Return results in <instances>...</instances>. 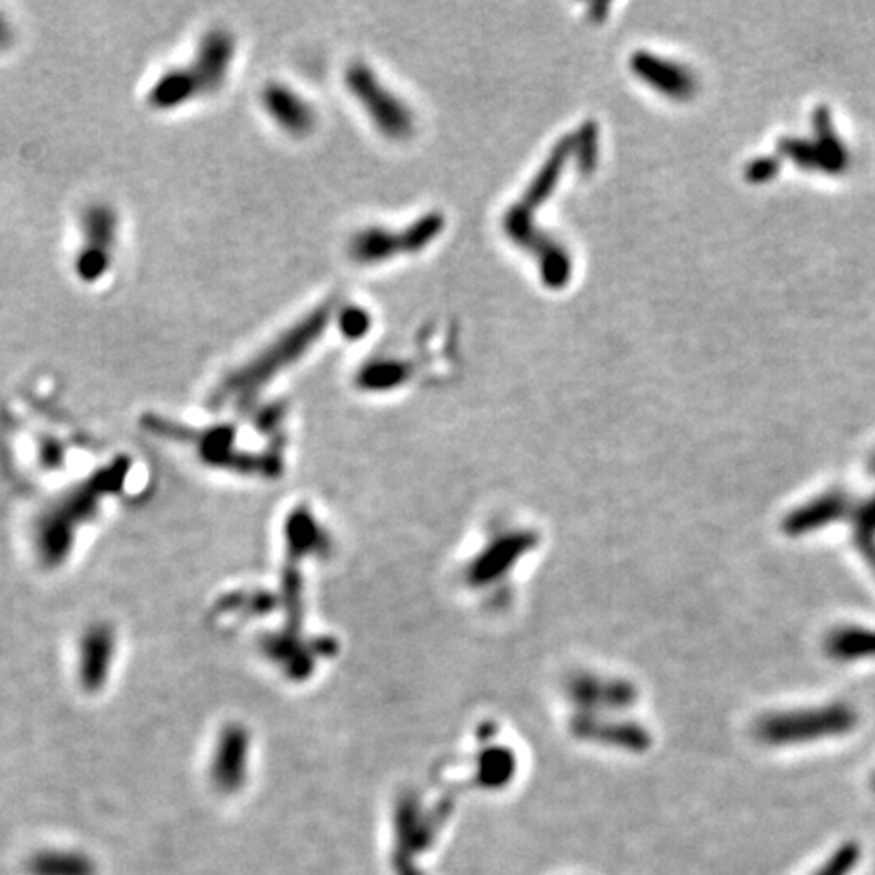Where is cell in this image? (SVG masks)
<instances>
[{
  "instance_id": "cell-1",
  "label": "cell",
  "mask_w": 875,
  "mask_h": 875,
  "mask_svg": "<svg viewBox=\"0 0 875 875\" xmlns=\"http://www.w3.org/2000/svg\"><path fill=\"white\" fill-rule=\"evenodd\" d=\"M330 318H333L330 304L316 306L310 315L304 316L284 335H280L278 339L267 345L264 351L255 355L252 361L233 371L219 389V393L223 398H243L264 388L270 379H274L280 371L296 363L304 352L320 339V335L327 330Z\"/></svg>"
},
{
  "instance_id": "cell-2",
  "label": "cell",
  "mask_w": 875,
  "mask_h": 875,
  "mask_svg": "<svg viewBox=\"0 0 875 875\" xmlns=\"http://www.w3.org/2000/svg\"><path fill=\"white\" fill-rule=\"evenodd\" d=\"M233 57V39L223 31H213L203 39L199 53L189 67L165 73L150 92V104L157 108H175L191 97L213 92L223 84Z\"/></svg>"
},
{
  "instance_id": "cell-3",
  "label": "cell",
  "mask_w": 875,
  "mask_h": 875,
  "mask_svg": "<svg viewBox=\"0 0 875 875\" xmlns=\"http://www.w3.org/2000/svg\"><path fill=\"white\" fill-rule=\"evenodd\" d=\"M857 726L855 709L845 704H829L811 709L782 711L758 721L756 734L770 746H789L825 740L850 734Z\"/></svg>"
},
{
  "instance_id": "cell-4",
  "label": "cell",
  "mask_w": 875,
  "mask_h": 875,
  "mask_svg": "<svg viewBox=\"0 0 875 875\" xmlns=\"http://www.w3.org/2000/svg\"><path fill=\"white\" fill-rule=\"evenodd\" d=\"M444 230V218L440 213H428L413 221L405 230L389 231L381 228L359 231L351 240L349 252L359 264H381L389 257L422 252Z\"/></svg>"
},
{
  "instance_id": "cell-5",
  "label": "cell",
  "mask_w": 875,
  "mask_h": 875,
  "mask_svg": "<svg viewBox=\"0 0 875 875\" xmlns=\"http://www.w3.org/2000/svg\"><path fill=\"white\" fill-rule=\"evenodd\" d=\"M345 84L361 104L367 116L389 138H408L413 130V116L400 97L391 94L376 73L363 63H352L345 73Z\"/></svg>"
},
{
  "instance_id": "cell-6",
  "label": "cell",
  "mask_w": 875,
  "mask_h": 875,
  "mask_svg": "<svg viewBox=\"0 0 875 875\" xmlns=\"http://www.w3.org/2000/svg\"><path fill=\"white\" fill-rule=\"evenodd\" d=\"M116 240V218L106 207H92L85 215V250L77 255V272L97 278L108 266L112 242Z\"/></svg>"
},
{
  "instance_id": "cell-7",
  "label": "cell",
  "mask_w": 875,
  "mask_h": 875,
  "mask_svg": "<svg viewBox=\"0 0 875 875\" xmlns=\"http://www.w3.org/2000/svg\"><path fill=\"white\" fill-rule=\"evenodd\" d=\"M570 695L588 711H612L631 707L636 702V687L629 681L580 675L571 681Z\"/></svg>"
},
{
  "instance_id": "cell-8",
  "label": "cell",
  "mask_w": 875,
  "mask_h": 875,
  "mask_svg": "<svg viewBox=\"0 0 875 875\" xmlns=\"http://www.w3.org/2000/svg\"><path fill=\"white\" fill-rule=\"evenodd\" d=\"M264 106L272 120L278 122L280 128L294 136H304L315 126V109L286 85H267Z\"/></svg>"
},
{
  "instance_id": "cell-9",
  "label": "cell",
  "mask_w": 875,
  "mask_h": 875,
  "mask_svg": "<svg viewBox=\"0 0 875 875\" xmlns=\"http://www.w3.org/2000/svg\"><path fill=\"white\" fill-rule=\"evenodd\" d=\"M576 731L588 740L610 744L631 752H643L651 746V736L639 724L631 721H604L588 714L576 724Z\"/></svg>"
},
{
  "instance_id": "cell-10",
  "label": "cell",
  "mask_w": 875,
  "mask_h": 875,
  "mask_svg": "<svg viewBox=\"0 0 875 875\" xmlns=\"http://www.w3.org/2000/svg\"><path fill=\"white\" fill-rule=\"evenodd\" d=\"M850 510V500L843 495H837V493L823 495V497L814 498L811 503L792 510L784 521V531L797 535V537L809 534V531H819V529L843 519Z\"/></svg>"
},
{
  "instance_id": "cell-11",
  "label": "cell",
  "mask_w": 875,
  "mask_h": 875,
  "mask_svg": "<svg viewBox=\"0 0 875 875\" xmlns=\"http://www.w3.org/2000/svg\"><path fill=\"white\" fill-rule=\"evenodd\" d=\"M29 875H96V863L80 851H41L27 862Z\"/></svg>"
},
{
  "instance_id": "cell-12",
  "label": "cell",
  "mask_w": 875,
  "mask_h": 875,
  "mask_svg": "<svg viewBox=\"0 0 875 875\" xmlns=\"http://www.w3.org/2000/svg\"><path fill=\"white\" fill-rule=\"evenodd\" d=\"M826 655L835 661H862L875 656V631L841 626L826 636Z\"/></svg>"
},
{
  "instance_id": "cell-13",
  "label": "cell",
  "mask_w": 875,
  "mask_h": 875,
  "mask_svg": "<svg viewBox=\"0 0 875 875\" xmlns=\"http://www.w3.org/2000/svg\"><path fill=\"white\" fill-rule=\"evenodd\" d=\"M408 365L401 361H376L361 369L359 383L369 389L396 388L403 379H408Z\"/></svg>"
},
{
  "instance_id": "cell-14",
  "label": "cell",
  "mask_w": 875,
  "mask_h": 875,
  "mask_svg": "<svg viewBox=\"0 0 875 875\" xmlns=\"http://www.w3.org/2000/svg\"><path fill=\"white\" fill-rule=\"evenodd\" d=\"M860 857H862L860 845L850 841V843L841 845V847L829 857V862H826L814 875H850L851 872L855 869V865L860 863Z\"/></svg>"
},
{
  "instance_id": "cell-15",
  "label": "cell",
  "mask_w": 875,
  "mask_h": 875,
  "mask_svg": "<svg viewBox=\"0 0 875 875\" xmlns=\"http://www.w3.org/2000/svg\"><path fill=\"white\" fill-rule=\"evenodd\" d=\"M342 323L351 328L352 335H361L365 328H367V318H365L361 310H349V313L345 315V320H342Z\"/></svg>"
},
{
  "instance_id": "cell-16",
  "label": "cell",
  "mask_w": 875,
  "mask_h": 875,
  "mask_svg": "<svg viewBox=\"0 0 875 875\" xmlns=\"http://www.w3.org/2000/svg\"><path fill=\"white\" fill-rule=\"evenodd\" d=\"M7 35H9V31L4 29V24H2V21H0V43L7 39Z\"/></svg>"
},
{
  "instance_id": "cell-17",
  "label": "cell",
  "mask_w": 875,
  "mask_h": 875,
  "mask_svg": "<svg viewBox=\"0 0 875 875\" xmlns=\"http://www.w3.org/2000/svg\"><path fill=\"white\" fill-rule=\"evenodd\" d=\"M874 784H875V782H874Z\"/></svg>"
}]
</instances>
